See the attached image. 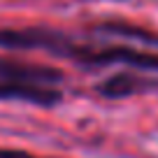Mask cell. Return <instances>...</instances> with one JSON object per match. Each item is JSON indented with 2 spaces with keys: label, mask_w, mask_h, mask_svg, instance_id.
Returning a JSON list of instances; mask_svg holds the SVG:
<instances>
[{
  "label": "cell",
  "mask_w": 158,
  "mask_h": 158,
  "mask_svg": "<svg viewBox=\"0 0 158 158\" xmlns=\"http://www.w3.org/2000/svg\"><path fill=\"white\" fill-rule=\"evenodd\" d=\"M0 47L5 49H47L58 56L72 54L74 42L65 35L42 28H0Z\"/></svg>",
  "instance_id": "cell-2"
},
{
  "label": "cell",
  "mask_w": 158,
  "mask_h": 158,
  "mask_svg": "<svg viewBox=\"0 0 158 158\" xmlns=\"http://www.w3.org/2000/svg\"><path fill=\"white\" fill-rule=\"evenodd\" d=\"M0 98L2 100H26L40 107H54L60 102V91L47 84H30V81H14L0 79Z\"/></svg>",
  "instance_id": "cell-3"
},
{
  "label": "cell",
  "mask_w": 158,
  "mask_h": 158,
  "mask_svg": "<svg viewBox=\"0 0 158 158\" xmlns=\"http://www.w3.org/2000/svg\"><path fill=\"white\" fill-rule=\"evenodd\" d=\"M158 89V79L151 77H142V74H135V72H118L112 74L109 79L100 81L95 86L102 98H130V95H137V93H149V91H156Z\"/></svg>",
  "instance_id": "cell-5"
},
{
  "label": "cell",
  "mask_w": 158,
  "mask_h": 158,
  "mask_svg": "<svg viewBox=\"0 0 158 158\" xmlns=\"http://www.w3.org/2000/svg\"><path fill=\"white\" fill-rule=\"evenodd\" d=\"M0 79H14V81H30V84L54 86L56 81L63 79V72L56 68H47V65L26 63V60L0 56Z\"/></svg>",
  "instance_id": "cell-4"
},
{
  "label": "cell",
  "mask_w": 158,
  "mask_h": 158,
  "mask_svg": "<svg viewBox=\"0 0 158 158\" xmlns=\"http://www.w3.org/2000/svg\"><path fill=\"white\" fill-rule=\"evenodd\" d=\"M70 58L86 65H109V63H123L137 70H158V54L139 51L133 47H79L74 44Z\"/></svg>",
  "instance_id": "cell-1"
},
{
  "label": "cell",
  "mask_w": 158,
  "mask_h": 158,
  "mask_svg": "<svg viewBox=\"0 0 158 158\" xmlns=\"http://www.w3.org/2000/svg\"><path fill=\"white\" fill-rule=\"evenodd\" d=\"M100 30L107 35H118V37H126V40H137V42H144V44H153L158 47V35L149 33L144 28H137V26H130V23H121V21H109V23H102Z\"/></svg>",
  "instance_id": "cell-6"
},
{
  "label": "cell",
  "mask_w": 158,
  "mask_h": 158,
  "mask_svg": "<svg viewBox=\"0 0 158 158\" xmlns=\"http://www.w3.org/2000/svg\"><path fill=\"white\" fill-rule=\"evenodd\" d=\"M0 158H44V156H35V153L21 151V149H0Z\"/></svg>",
  "instance_id": "cell-7"
}]
</instances>
